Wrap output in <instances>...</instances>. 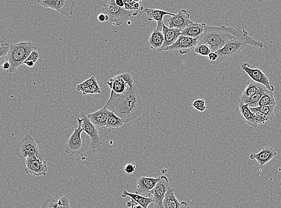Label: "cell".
Returning a JSON list of instances; mask_svg holds the SVG:
<instances>
[{
  "label": "cell",
  "instance_id": "cell-47",
  "mask_svg": "<svg viewBox=\"0 0 281 208\" xmlns=\"http://www.w3.org/2000/svg\"><path fill=\"white\" fill-rule=\"evenodd\" d=\"M115 3L119 7L124 8L125 7L124 1L122 0H115Z\"/></svg>",
  "mask_w": 281,
  "mask_h": 208
},
{
  "label": "cell",
  "instance_id": "cell-31",
  "mask_svg": "<svg viewBox=\"0 0 281 208\" xmlns=\"http://www.w3.org/2000/svg\"><path fill=\"white\" fill-rule=\"evenodd\" d=\"M125 9L129 10V11H133V17L137 16L140 11L144 9L141 1H124Z\"/></svg>",
  "mask_w": 281,
  "mask_h": 208
},
{
  "label": "cell",
  "instance_id": "cell-36",
  "mask_svg": "<svg viewBox=\"0 0 281 208\" xmlns=\"http://www.w3.org/2000/svg\"><path fill=\"white\" fill-rule=\"evenodd\" d=\"M39 58V55L37 51H34L26 61L23 62V64L26 65L29 68H32L35 66L36 62L37 61Z\"/></svg>",
  "mask_w": 281,
  "mask_h": 208
},
{
  "label": "cell",
  "instance_id": "cell-18",
  "mask_svg": "<svg viewBox=\"0 0 281 208\" xmlns=\"http://www.w3.org/2000/svg\"><path fill=\"white\" fill-rule=\"evenodd\" d=\"M277 152L274 148L269 146H265L257 154H251L249 157L251 160H256L262 168L273 160Z\"/></svg>",
  "mask_w": 281,
  "mask_h": 208
},
{
  "label": "cell",
  "instance_id": "cell-48",
  "mask_svg": "<svg viewBox=\"0 0 281 208\" xmlns=\"http://www.w3.org/2000/svg\"><path fill=\"white\" fill-rule=\"evenodd\" d=\"M166 171H168L167 170H161V172H162V173H166Z\"/></svg>",
  "mask_w": 281,
  "mask_h": 208
},
{
  "label": "cell",
  "instance_id": "cell-37",
  "mask_svg": "<svg viewBox=\"0 0 281 208\" xmlns=\"http://www.w3.org/2000/svg\"><path fill=\"white\" fill-rule=\"evenodd\" d=\"M10 49V43H6L4 45H1L0 48V62L2 64L7 60L8 54H9Z\"/></svg>",
  "mask_w": 281,
  "mask_h": 208
},
{
  "label": "cell",
  "instance_id": "cell-33",
  "mask_svg": "<svg viewBox=\"0 0 281 208\" xmlns=\"http://www.w3.org/2000/svg\"><path fill=\"white\" fill-rule=\"evenodd\" d=\"M256 108L264 114L268 118H269L270 121H272L274 119L276 111H277V105L269 106H259Z\"/></svg>",
  "mask_w": 281,
  "mask_h": 208
},
{
  "label": "cell",
  "instance_id": "cell-16",
  "mask_svg": "<svg viewBox=\"0 0 281 208\" xmlns=\"http://www.w3.org/2000/svg\"><path fill=\"white\" fill-rule=\"evenodd\" d=\"M222 27L228 33L235 36V38L245 44L246 45H249L259 48H262L264 47L263 43L251 38L248 33L244 30L235 29L232 27H226L225 25H223Z\"/></svg>",
  "mask_w": 281,
  "mask_h": 208
},
{
  "label": "cell",
  "instance_id": "cell-7",
  "mask_svg": "<svg viewBox=\"0 0 281 208\" xmlns=\"http://www.w3.org/2000/svg\"><path fill=\"white\" fill-rule=\"evenodd\" d=\"M37 2L41 6L56 10L65 17L74 14L77 3L76 0H39Z\"/></svg>",
  "mask_w": 281,
  "mask_h": 208
},
{
  "label": "cell",
  "instance_id": "cell-3",
  "mask_svg": "<svg viewBox=\"0 0 281 208\" xmlns=\"http://www.w3.org/2000/svg\"><path fill=\"white\" fill-rule=\"evenodd\" d=\"M234 38L235 36L228 33L223 27H210L207 25L204 33L198 40L199 43H205L209 46L212 52H217Z\"/></svg>",
  "mask_w": 281,
  "mask_h": 208
},
{
  "label": "cell",
  "instance_id": "cell-21",
  "mask_svg": "<svg viewBox=\"0 0 281 208\" xmlns=\"http://www.w3.org/2000/svg\"><path fill=\"white\" fill-rule=\"evenodd\" d=\"M175 189L170 187L163 201V208H190L188 203L179 202L175 194Z\"/></svg>",
  "mask_w": 281,
  "mask_h": 208
},
{
  "label": "cell",
  "instance_id": "cell-25",
  "mask_svg": "<svg viewBox=\"0 0 281 208\" xmlns=\"http://www.w3.org/2000/svg\"><path fill=\"white\" fill-rule=\"evenodd\" d=\"M111 91L116 94H122L126 92L128 85L125 82L121 75L112 78L109 81L106 82Z\"/></svg>",
  "mask_w": 281,
  "mask_h": 208
},
{
  "label": "cell",
  "instance_id": "cell-10",
  "mask_svg": "<svg viewBox=\"0 0 281 208\" xmlns=\"http://www.w3.org/2000/svg\"><path fill=\"white\" fill-rule=\"evenodd\" d=\"M241 69L250 77L252 81L264 85L270 92H274L275 87L274 85L270 84L267 74L262 71L261 69L251 68L247 62H244L243 64H241Z\"/></svg>",
  "mask_w": 281,
  "mask_h": 208
},
{
  "label": "cell",
  "instance_id": "cell-32",
  "mask_svg": "<svg viewBox=\"0 0 281 208\" xmlns=\"http://www.w3.org/2000/svg\"><path fill=\"white\" fill-rule=\"evenodd\" d=\"M275 105H277V102L275 99L274 92L268 91L260 100L257 106L259 107V106H269Z\"/></svg>",
  "mask_w": 281,
  "mask_h": 208
},
{
  "label": "cell",
  "instance_id": "cell-26",
  "mask_svg": "<svg viewBox=\"0 0 281 208\" xmlns=\"http://www.w3.org/2000/svg\"><path fill=\"white\" fill-rule=\"evenodd\" d=\"M129 197L132 200L137 203L138 204L141 205L144 208H148L150 204L153 202V200L150 197H145L140 196V195L136 193H131L127 190H124L122 194V198Z\"/></svg>",
  "mask_w": 281,
  "mask_h": 208
},
{
  "label": "cell",
  "instance_id": "cell-12",
  "mask_svg": "<svg viewBox=\"0 0 281 208\" xmlns=\"http://www.w3.org/2000/svg\"><path fill=\"white\" fill-rule=\"evenodd\" d=\"M198 44H199L198 39L181 35L173 45L168 47L164 51H178L181 55H185L194 49Z\"/></svg>",
  "mask_w": 281,
  "mask_h": 208
},
{
  "label": "cell",
  "instance_id": "cell-4",
  "mask_svg": "<svg viewBox=\"0 0 281 208\" xmlns=\"http://www.w3.org/2000/svg\"><path fill=\"white\" fill-rule=\"evenodd\" d=\"M14 148L16 155L20 159L37 157L41 161H45V157L37 143L30 134H26L24 138L18 142Z\"/></svg>",
  "mask_w": 281,
  "mask_h": 208
},
{
  "label": "cell",
  "instance_id": "cell-44",
  "mask_svg": "<svg viewBox=\"0 0 281 208\" xmlns=\"http://www.w3.org/2000/svg\"><path fill=\"white\" fill-rule=\"evenodd\" d=\"M207 58L210 61H217L218 59V54L217 52H212V53L209 55V56L207 57Z\"/></svg>",
  "mask_w": 281,
  "mask_h": 208
},
{
  "label": "cell",
  "instance_id": "cell-38",
  "mask_svg": "<svg viewBox=\"0 0 281 208\" xmlns=\"http://www.w3.org/2000/svg\"><path fill=\"white\" fill-rule=\"evenodd\" d=\"M58 201L54 197L49 196L48 199L42 203L40 208H57L58 207Z\"/></svg>",
  "mask_w": 281,
  "mask_h": 208
},
{
  "label": "cell",
  "instance_id": "cell-15",
  "mask_svg": "<svg viewBox=\"0 0 281 208\" xmlns=\"http://www.w3.org/2000/svg\"><path fill=\"white\" fill-rule=\"evenodd\" d=\"M170 28L183 30L194 23L190 19V15L187 10L181 9L178 14L170 16L168 19Z\"/></svg>",
  "mask_w": 281,
  "mask_h": 208
},
{
  "label": "cell",
  "instance_id": "cell-1",
  "mask_svg": "<svg viewBox=\"0 0 281 208\" xmlns=\"http://www.w3.org/2000/svg\"><path fill=\"white\" fill-rule=\"evenodd\" d=\"M105 107L127 124L142 115L143 104L136 84L127 87L126 92L116 94L111 91Z\"/></svg>",
  "mask_w": 281,
  "mask_h": 208
},
{
  "label": "cell",
  "instance_id": "cell-14",
  "mask_svg": "<svg viewBox=\"0 0 281 208\" xmlns=\"http://www.w3.org/2000/svg\"><path fill=\"white\" fill-rule=\"evenodd\" d=\"M160 178L161 176L158 178L142 176L137 179V189L135 193L145 197H150Z\"/></svg>",
  "mask_w": 281,
  "mask_h": 208
},
{
  "label": "cell",
  "instance_id": "cell-30",
  "mask_svg": "<svg viewBox=\"0 0 281 208\" xmlns=\"http://www.w3.org/2000/svg\"><path fill=\"white\" fill-rule=\"evenodd\" d=\"M124 124V122L112 112H110L106 123V128L116 130L120 128Z\"/></svg>",
  "mask_w": 281,
  "mask_h": 208
},
{
  "label": "cell",
  "instance_id": "cell-40",
  "mask_svg": "<svg viewBox=\"0 0 281 208\" xmlns=\"http://www.w3.org/2000/svg\"><path fill=\"white\" fill-rule=\"evenodd\" d=\"M57 208H71L69 199L65 196L61 197L58 200V207Z\"/></svg>",
  "mask_w": 281,
  "mask_h": 208
},
{
  "label": "cell",
  "instance_id": "cell-13",
  "mask_svg": "<svg viewBox=\"0 0 281 208\" xmlns=\"http://www.w3.org/2000/svg\"><path fill=\"white\" fill-rule=\"evenodd\" d=\"M48 167L46 161H41L37 157L27 158L25 161V172L35 176H46Z\"/></svg>",
  "mask_w": 281,
  "mask_h": 208
},
{
  "label": "cell",
  "instance_id": "cell-39",
  "mask_svg": "<svg viewBox=\"0 0 281 208\" xmlns=\"http://www.w3.org/2000/svg\"><path fill=\"white\" fill-rule=\"evenodd\" d=\"M192 106L199 112H204L206 109V106L205 105V100L204 99H198L195 100L192 103Z\"/></svg>",
  "mask_w": 281,
  "mask_h": 208
},
{
  "label": "cell",
  "instance_id": "cell-27",
  "mask_svg": "<svg viewBox=\"0 0 281 208\" xmlns=\"http://www.w3.org/2000/svg\"><path fill=\"white\" fill-rule=\"evenodd\" d=\"M247 84H248V85H247L245 90H244L243 93V96H242L239 101L245 100L246 98L252 97V96L256 95V94L258 93L259 91L264 87V85L254 81H248L247 82Z\"/></svg>",
  "mask_w": 281,
  "mask_h": 208
},
{
  "label": "cell",
  "instance_id": "cell-17",
  "mask_svg": "<svg viewBox=\"0 0 281 208\" xmlns=\"http://www.w3.org/2000/svg\"><path fill=\"white\" fill-rule=\"evenodd\" d=\"M163 24H157V28L153 30L148 40V46L152 50L157 52L160 50L165 42V35L163 33Z\"/></svg>",
  "mask_w": 281,
  "mask_h": 208
},
{
  "label": "cell",
  "instance_id": "cell-20",
  "mask_svg": "<svg viewBox=\"0 0 281 208\" xmlns=\"http://www.w3.org/2000/svg\"><path fill=\"white\" fill-rule=\"evenodd\" d=\"M76 89L81 92L84 95H97L101 94V89L95 77L92 76L84 82L77 86Z\"/></svg>",
  "mask_w": 281,
  "mask_h": 208
},
{
  "label": "cell",
  "instance_id": "cell-9",
  "mask_svg": "<svg viewBox=\"0 0 281 208\" xmlns=\"http://www.w3.org/2000/svg\"><path fill=\"white\" fill-rule=\"evenodd\" d=\"M82 127L83 131L90 137V146L94 152L97 151L101 147L103 140L99 136L98 132L96 126L90 121L87 115L82 114Z\"/></svg>",
  "mask_w": 281,
  "mask_h": 208
},
{
  "label": "cell",
  "instance_id": "cell-5",
  "mask_svg": "<svg viewBox=\"0 0 281 208\" xmlns=\"http://www.w3.org/2000/svg\"><path fill=\"white\" fill-rule=\"evenodd\" d=\"M103 7V13L110 18L109 21L113 25L119 26L122 24L131 16L133 15V11H129L117 6L115 0H104L97 2Z\"/></svg>",
  "mask_w": 281,
  "mask_h": 208
},
{
  "label": "cell",
  "instance_id": "cell-23",
  "mask_svg": "<svg viewBox=\"0 0 281 208\" xmlns=\"http://www.w3.org/2000/svg\"><path fill=\"white\" fill-rule=\"evenodd\" d=\"M206 23H193L181 31L182 35L186 37L199 39L206 28Z\"/></svg>",
  "mask_w": 281,
  "mask_h": 208
},
{
  "label": "cell",
  "instance_id": "cell-28",
  "mask_svg": "<svg viewBox=\"0 0 281 208\" xmlns=\"http://www.w3.org/2000/svg\"><path fill=\"white\" fill-rule=\"evenodd\" d=\"M268 91L269 90L264 86L256 95L252 96L251 97L246 98L245 100L239 101V103L248 105L249 108H257L258 107L257 104H258L259 101Z\"/></svg>",
  "mask_w": 281,
  "mask_h": 208
},
{
  "label": "cell",
  "instance_id": "cell-42",
  "mask_svg": "<svg viewBox=\"0 0 281 208\" xmlns=\"http://www.w3.org/2000/svg\"><path fill=\"white\" fill-rule=\"evenodd\" d=\"M136 169V165H132V164H127V165L125 166L124 170L127 174L131 175V174H133L135 172Z\"/></svg>",
  "mask_w": 281,
  "mask_h": 208
},
{
  "label": "cell",
  "instance_id": "cell-24",
  "mask_svg": "<svg viewBox=\"0 0 281 208\" xmlns=\"http://www.w3.org/2000/svg\"><path fill=\"white\" fill-rule=\"evenodd\" d=\"M145 13L147 15L148 20L149 21H155L157 24L164 22V17L166 15L173 16L175 14L165 11L161 9H150L147 8L145 9Z\"/></svg>",
  "mask_w": 281,
  "mask_h": 208
},
{
  "label": "cell",
  "instance_id": "cell-41",
  "mask_svg": "<svg viewBox=\"0 0 281 208\" xmlns=\"http://www.w3.org/2000/svg\"><path fill=\"white\" fill-rule=\"evenodd\" d=\"M121 75L125 80V82L127 83V84L128 85L129 87H132V86L135 85L134 80L132 79L131 74H129V73H125V74Z\"/></svg>",
  "mask_w": 281,
  "mask_h": 208
},
{
  "label": "cell",
  "instance_id": "cell-45",
  "mask_svg": "<svg viewBox=\"0 0 281 208\" xmlns=\"http://www.w3.org/2000/svg\"><path fill=\"white\" fill-rule=\"evenodd\" d=\"M1 65L2 68H3L4 70H6L7 72L9 71L10 67H11V66H10V64L9 63V61H5Z\"/></svg>",
  "mask_w": 281,
  "mask_h": 208
},
{
  "label": "cell",
  "instance_id": "cell-29",
  "mask_svg": "<svg viewBox=\"0 0 281 208\" xmlns=\"http://www.w3.org/2000/svg\"><path fill=\"white\" fill-rule=\"evenodd\" d=\"M239 106L240 113L244 119H245L247 124L249 125V126L254 127V128H256V127L258 126V124H257L256 120H255L253 114H252L249 106L248 105L239 103Z\"/></svg>",
  "mask_w": 281,
  "mask_h": 208
},
{
  "label": "cell",
  "instance_id": "cell-22",
  "mask_svg": "<svg viewBox=\"0 0 281 208\" xmlns=\"http://www.w3.org/2000/svg\"><path fill=\"white\" fill-rule=\"evenodd\" d=\"M110 111H109L105 106L94 113L87 115L90 121L96 127H106Z\"/></svg>",
  "mask_w": 281,
  "mask_h": 208
},
{
  "label": "cell",
  "instance_id": "cell-8",
  "mask_svg": "<svg viewBox=\"0 0 281 208\" xmlns=\"http://www.w3.org/2000/svg\"><path fill=\"white\" fill-rule=\"evenodd\" d=\"M245 44L236 38L229 41L222 49L217 52L220 61L231 60L245 48Z\"/></svg>",
  "mask_w": 281,
  "mask_h": 208
},
{
  "label": "cell",
  "instance_id": "cell-11",
  "mask_svg": "<svg viewBox=\"0 0 281 208\" xmlns=\"http://www.w3.org/2000/svg\"><path fill=\"white\" fill-rule=\"evenodd\" d=\"M171 187L167 176H161L160 181L152 191L153 203L155 208H163L164 200L166 193Z\"/></svg>",
  "mask_w": 281,
  "mask_h": 208
},
{
  "label": "cell",
  "instance_id": "cell-35",
  "mask_svg": "<svg viewBox=\"0 0 281 208\" xmlns=\"http://www.w3.org/2000/svg\"><path fill=\"white\" fill-rule=\"evenodd\" d=\"M194 53L203 57L209 56V55L212 53L211 49L205 43H199L194 49Z\"/></svg>",
  "mask_w": 281,
  "mask_h": 208
},
{
  "label": "cell",
  "instance_id": "cell-46",
  "mask_svg": "<svg viewBox=\"0 0 281 208\" xmlns=\"http://www.w3.org/2000/svg\"><path fill=\"white\" fill-rule=\"evenodd\" d=\"M98 20L101 22L106 21V15L103 14V13H101V14H99L98 16Z\"/></svg>",
  "mask_w": 281,
  "mask_h": 208
},
{
  "label": "cell",
  "instance_id": "cell-6",
  "mask_svg": "<svg viewBox=\"0 0 281 208\" xmlns=\"http://www.w3.org/2000/svg\"><path fill=\"white\" fill-rule=\"evenodd\" d=\"M77 121L79 126L75 130L67 141L65 146V152L67 154H79L81 156L82 160H85V157L83 155V152L88 146L84 144L82 137V133L84 132L82 127V119L77 118Z\"/></svg>",
  "mask_w": 281,
  "mask_h": 208
},
{
  "label": "cell",
  "instance_id": "cell-43",
  "mask_svg": "<svg viewBox=\"0 0 281 208\" xmlns=\"http://www.w3.org/2000/svg\"><path fill=\"white\" fill-rule=\"evenodd\" d=\"M127 207L130 208H144L131 199V201L127 202Z\"/></svg>",
  "mask_w": 281,
  "mask_h": 208
},
{
  "label": "cell",
  "instance_id": "cell-34",
  "mask_svg": "<svg viewBox=\"0 0 281 208\" xmlns=\"http://www.w3.org/2000/svg\"><path fill=\"white\" fill-rule=\"evenodd\" d=\"M253 114L254 118L256 120L257 124H264L266 122L271 121L269 118L264 115V114L261 113V112L257 110L256 108H249Z\"/></svg>",
  "mask_w": 281,
  "mask_h": 208
},
{
  "label": "cell",
  "instance_id": "cell-2",
  "mask_svg": "<svg viewBox=\"0 0 281 208\" xmlns=\"http://www.w3.org/2000/svg\"><path fill=\"white\" fill-rule=\"evenodd\" d=\"M37 48L36 44L31 41L10 43L7 60L11 67L7 72L14 73L17 71L34 51H37Z\"/></svg>",
  "mask_w": 281,
  "mask_h": 208
},
{
  "label": "cell",
  "instance_id": "cell-19",
  "mask_svg": "<svg viewBox=\"0 0 281 208\" xmlns=\"http://www.w3.org/2000/svg\"><path fill=\"white\" fill-rule=\"evenodd\" d=\"M163 33L165 35V42L158 53H161L165 51L168 47L173 45L182 35L181 30L176 29V28H168L165 25V23L163 24Z\"/></svg>",
  "mask_w": 281,
  "mask_h": 208
}]
</instances>
